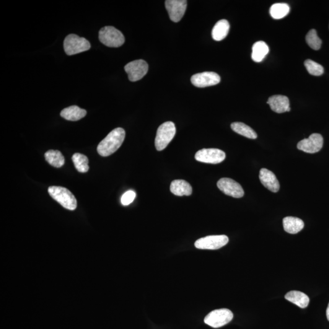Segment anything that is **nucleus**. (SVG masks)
Segmentation results:
<instances>
[{
	"mask_svg": "<svg viewBox=\"0 0 329 329\" xmlns=\"http://www.w3.org/2000/svg\"><path fill=\"white\" fill-rule=\"evenodd\" d=\"M324 143L323 137L320 134L310 135L308 139H305L297 144V147L300 151L307 153L314 154L322 149Z\"/></svg>",
	"mask_w": 329,
	"mask_h": 329,
	"instance_id": "obj_11",
	"label": "nucleus"
},
{
	"mask_svg": "<svg viewBox=\"0 0 329 329\" xmlns=\"http://www.w3.org/2000/svg\"><path fill=\"white\" fill-rule=\"evenodd\" d=\"M234 318L232 312L227 309L212 311L204 318V323L214 328L222 327L229 323Z\"/></svg>",
	"mask_w": 329,
	"mask_h": 329,
	"instance_id": "obj_6",
	"label": "nucleus"
},
{
	"mask_svg": "<svg viewBox=\"0 0 329 329\" xmlns=\"http://www.w3.org/2000/svg\"><path fill=\"white\" fill-rule=\"evenodd\" d=\"M126 133L123 128L113 129L106 138L100 142L97 147L98 154L103 157L112 155L120 148L125 139Z\"/></svg>",
	"mask_w": 329,
	"mask_h": 329,
	"instance_id": "obj_1",
	"label": "nucleus"
},
{
	"mask_svg": "<svg viewBox=\"0 0 329 329\" xmlns=\"http://www.w3.org/2000/svg\"><path fill=\"white\" fill-rule=\"evenodd\" d=\"M46 162L56 168H61L65 164L64 155L58 150H49L45 154Z\"/></svg>",
	"mask_w": 329,
	"mask_h": 329,
	"instance_id": "obj_22",
	"label": "nucleus"
},
{
	"mask_svg": "<svg viewBox=\"0 0 329 329\" xmlns=\"http://www.w3.org/2000/svg\"><path fill=\"white\" fill-rule=\"evenodd\" d=\"M231 128L235 133L248 139H257V134L251 127L243 123L234 122L231 124Z\"/></svg>",
	"mask_w": 329,
	"mask_h": 329,
	"instance_id": "obj_23",
	"label": "nucleus"
},
{
	"mask_svg": "<svg viewBox=\"0 0 329 329\" xmlns=\"http://www.w3.org/2000/svg\"><path fill=\"white\" fill-rule=\"evenodd\" d=\"M269 53V47L265 41H258L253 46L251 58L256 62H260Z\"/></svg>",
	"mask_w": 329,
	"mask_h": 329,
	"instance_id": "obj_21",
	"label": "nucleus"
},
{
	"mask_svg": "<svg viewBox=\"0 0 329 329\" xmlns=\"http://www.w3.org/2000/svg\"><path fill=\"white\" fill-rule=\"evenodd\" d=\"M217 186L225 195L235 198H240L244 196L245 192L242 186L232 179L226 178L220 179L218 181Z\"/></svg>",
	"mask_w": 329,
	"mask_h": 329,
	"instance_id": "obj_10",
	"label": "nucleus"
},
{
	"mask_svg": "<svg viewBox=\"0 0 329 329\" xmlns=\"http://www.w3.org/2000/svg\"><path fill=\"white\" fill-rule=\"evenodd\" d=\"M230 25L226 20H221L218 22L212 30V38L216 41H221L226 37L229 33Z\"/></svg>",
	"mask_w": 329,
	"mask_h": 329,
	"instance_id": "obj_20",
	"label": "nucleus"
},
{
	"mask_svg": "<svg viewBox=\"0 0 329 329\" xmlns=\"http://www.w3.org/2000/svg\"><path fill=\"white\" fill-rule=\"evenodd\" d=\"M64 48L67 55L72 56L90 50L91 45L86 38L71 34L65 38Z\"/></svg>",
	"mask_w": 329,
	"mask_h": 329,
	"instance_id": "obj_5",
	"label": "nucleus"
},
{
	"mask_svg": "<svg viewBox=\"0 0 329 329\" xmlns=\"http://www.w3.org/2000/svg\"><path fill=\"white\" fill-rule=\"evenodd\" d=\"M306 41L311 48L314 50H320L322 40H321L317 35V31L311 30L306 36Z\"/></svg>",
	"mask_w": 329,
	"mask_h": 329,
	"instance_id": "obj_26",
	"label": "nucleus"
},
{
	"mask_svg": "<svg viewBox=\"0 0 329 329\" xmlns=\"http://www.w3.org/2000/svg\"><path fill=\"white\" fill-rule=\"evenodd\" d=\"M259 178H260L261 183L272 192L276 193L279 190V181L276 175L271 171L266 168H261L260 174H259Z\"/></svg>",
	"mask_w": 329,
	"mask_h": 329,
	"instance_id": "obj_14",
	"label": "nucleus"
},
{
	"mask_svg": "<svg viewBox=\"0 0 329 329\" xmlns=\"http://www.w3.org/2000/svg\"><path fill=\"white\" fill-rule=\"evenodd\" d=\"M187 6L186 0H167L165 7L171 20L177 23L182 19Z\"/></svg>",
	"mask_w": 329,
	"mask_h": 329,
	"instance_id": "obj_12",
	"label": "nucleus"
},
{
	"mask_svg": "<svg viewBox=\"0 0 329 329\" xmlns=\"http://www.w3.org/2000/svg\"><path fill=\"white\" fill-rule=\"evenodd\" d=\"M285 298L302 309L307 307L310 302L309 297L307 295L299 291H291L287 292Z\"/></svg>",
	"mask_w": 329,
	"mask_h": 329,
	"instance_id": "obj_19",
	"label": "nucleus"
},
{
	"mask_svg": "<svg viewBox=\"0 0 329 329\" xmlns=\"http://www.w3.org/2000/svg\"><path fill=\"white\" fill-rule=\"evenodd\" d=\"M290 7L286 3H276L271 6L269 13L274 19H281L289 14Z\"/></svg>",
	"mask_w": 329,
	"mask_h": 329,
	"instance_id": "obj_25",
	"label": "nucleus"
},
{
	"mask_svg": "<svg viewBox=\"0 0 329 329\" xmlns=\"http://www.w3.org/2000/svg\"><path fill=\"white\" fill-rule=\"evenodd\" d=\"M283 226L285 231L289 234H297L303 229L304 222L298 218L287 217L283 219Z\"/></svg>",
	"mask_w": 329,
	"mask_h": 329,
	"instance_id": "obj_18",
	"label": "nucleus"
},
{
	"mask_svg": "<svg viewBox=\"0 0 329 329\" xmlns=\"http://www.w3.org/2000/svg\"><path fill=\"white\" fill-rule=\"evenodd\" d=\"M129 81L136 82L139 81L146 74L148 71V64L146 61L139 59L129 62L124 67Z\"/></svg>",
	"mask_w": 329,
	"mask_h": 329,
	"instance_id": "obj_8",
	"label": "nucleus"
},
{
	"mask_svg": "<svg viewBox=\"0 0 329 329\" xmlns=\"http://www.w3.org/2000/svg\"><path fill=\"white\" fill-rule=\"evenodd\" d=\"M304 66L308 72L313 76H321L324 73V68L321 65L315 61L307 59L304 62Z\"/></svg>",
	"mask_w": 329,
	"mask_h": 329,
	"instance_id": "obj_27",
	"label": "nucleus"
},
{
	"mask_svg": "<svg viewBox=\"0 0 329 329\" xmlns=\"http://www.w3.org/2000/svg\"><path fill=\"white\" fill-rule=\"evenodd\" d=\"M326 316H327L328 320L329 321V303L327 310H326Z\"/></svg>",
	"mask_w": 329,
	"mask_h": 329,
	"instance_id": "obj_29",
	"label": "nucleus"
},
{
	"mask_svg": "<svg viewBox=\"0 0 329 329\" xmlns=\"http://www.w3.org/2000/svg\"><path fill=\"white\" fill-rule=\"evenodd\" d=\"M170 191L176 196H190L192 193V187L186 181L177 180L173 181L171 183Z\"/></svg>",
	"mask_w": 329,
	"mask_h": 329,
	"instance_id": "obj_17",
	"label": "nucleus"
},
{
	"mask_svg": "<svg viewBox=\"0 0 329 329\" xmlns=\"http://www.w3.org/2000/svg\"><path fill=\"white\" fill-rule=\"evenodd\" d=\"M87 115V111L77 106H72L65 108L61 112L62 118L67 120L76 121L81 120Z\"/></svg>",
	"mask_w": 329,
	"mask_h": 329,
	"instance_id": "obj_16",
	"label": "nucleus"
},
{
	"mask_svg": "<svg viewBox=\"0 0 329 329\" xmlns=\"http://www.w3.org/2000/svg\"><path fill=\"white\" fill-rule=\"evenodd\" d=\"M99 39L104 45L108 47L118 48L123 45L125 38L120 31L113 27H105L99 32Z\"/></svg>",
	"mask_w": 329,
	"mask_h": 329,
	"instance_id": "obj_4",
	"label": "nucleus"
},
{
	"mask_svg": "<svg viewBox=\"0 0 329 329\" xmlns=\"http://www.w3.org/2000/svg\"><path fill=\"white\" fill-rule=\"evenodd\" d=\"M176 127L172 121L163 123L157 129L155 139V146L157 151H162L166 148L176 134Z\"/></svg>",
	"mask_w": 329,
	"mask_h": 329,
	"instance_id": "obj_3",
	"label": "nucleus"
},
{
	"mask_svg": "<svg viewBox=\"0 0 329 329\" xmlns=\"http://www.w3.org/2000/svg\"><path fill=\"white\" fill-rule=\"evenodd\" d=\"M229 242V238L225 235H210L199 238L195 246L199 250H216L224 247Z\"/></svg>",
	"mask_w": 329,
	"mask_h": 329,
	"instance_id": "obj_7",
	"label": "nucleus"
},
{
	"mask_svg": "<svg viewBox=\"0 0 329 329\" xmlns=\"http://www.w3.org/2000/svg\"><path fill=\"white\" fill-rule=\"evenodd\" d=\"M221 78L216 73L205 72L193 75L191 82L195 87L204 88L219 84Z\"/></svg>",
	"mask_w": 329,
	"mask_h": 329,
	"instance_id": "obj_13",
	"label": "nucleus"
},
{
	"mask_svg": "<svg viewBox=\"0 0 329 329\" xmlns=\"http://www.w3.org/2000/svg\"><path fill=\"white\" fill-rule=\"evenodd\" d=\"M48 193L65 209L74 211L77 207V200L75 196L68 189L62 186H51L48 188Z\"/></svg>",
	"mask_w": 329,
	"mask_h": 329,
	"instance_id": "obj_2",
	"label": "nucleus"
},
{
	"mask_svg": "<svg viewBox=\"0 0 329 329\" xmlns=\"http://www.w3.org/2000/svg\"><path fill=\"white\" fill-rule=\"evenodd\" d=\"M136 194L133 190H129L127 191L121 197V201L124 206H128L129 204L133 203L135 198H136Z\"/></svg>",
	"mask_w": 329,
	"mask_h": 329,
	"instance_id": "obj_28",
	"label": "nucleus"
},
{
	"mask_svg": "<svg viewBox=\"0 0 329 329\" xmlns=\"http://www.w3.org/2000/svg\"><path fill=\"white\" fill-rule=\"evenodd\" d=\"M75 168L79 172L87 173L89 170V159L86 155L80 153H75L72 156Z\"/></svg>",
	"mask_w": 329,
	"mask_h": 329,
	"instance_id": "obj_24",
	"label": "nucleus"
},
{
	"mask_svg": "<svg viewBox=\"0 0 329 329\" xmlns=\"http://www.w3.org/2000/svg\"><path fill=\"white\" fill-rule=\"evenodd\" d=\"M195 157L198 162L218 164L223 161L226 158V154L219 149H202L196 152Z\"/></svg>",
	"mask_w": 329,
	"mask_h": 329,
	"instance_id": "obj_9",
	"label": "nucleus"
},
{
	"mask_svg": "<svg viewBox=\"0 0 329 329\" xmlns=\"http://www.w3.org/2000/svg\"><path fill=\"white\" fill-rule=\"evenodd\" d=\"M267 103L270 106L271 110L276 113H281L290 112L289 98L284 95H273L269 97Z\"/></svg>",
	"mask_w": 329,
	"mask_h": 329,
	"instance_id": "obj_15",
	"label": "nucleus"
}]
</instances>
